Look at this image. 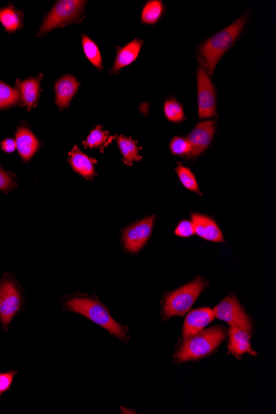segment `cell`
<instances>
[{
    "label": "cell",
    "instance_id": "cell-1",
    "mask_svg": "<svg viewBox=\"0 0 276 414\" xmlns=\"http://www.w3.org/2000/svg\"><path fill=\"white\" fill-rule=\"evenodd\" d=\"M62 309L76 313H79L89 319L98 326L109 331L111 335L128 343L129 336L128 329L111 317L109 310L96 297L86 295H71L62 300Z\"/></svg>",
    "mask_w": 276,
    "mask_h": 414
},
{
    "label": "cell",
    "instance_id": "cell-2",
    "mask_svg": "<svg viewBox=\"0 0 276 414\" xmlns=\"http://www.w3.org/2000/svg\"><path fill=\"white\" fill-rule=\"evenodd\" d=\"M247 19V15L241 17L234 24L215 34L200 46V55L205 60V68L209 76L214 74L220 59L234 44L243 32Z\"/></svg>",
    "mask_w": 276,
    "mask_h": 414
},
{
    "label": "cell",
    "instance_id": "cell-3",
    "mask_svg": "<svg viewBox=\"0 0 276 414\" xmlns=\"http://www.w3.org/2000/svg\"><path fill=\"white\" fill-rule=\"evenodd\" d=\"M226 336V327L223 326H215L209 329L200 331L191 338L184 340L178 353V361L181 363L200 359L211 354Z\"/></svg>",
    "mask_w": 276,
    "mask_h": 414
},
{
    "label": "cell",
    "instance_id": "cell-4",
    "mask_svg": "<svg viewBox=\"0 0 276 414\" xmlns=\"http://www.w3.org/2000/svg\"><path fill=\"white\" fill-rule=\"evenodd\" d=\"M207 279L197 278L193 282L170 293L165 300L163 310V319L174 316H184L195 303L197 297L205 290Z\"/></svg>",
    "mask_w": 276,
    "mask_h": 414
},
{
    "label": "cell",
    "instance_id": "cell-5",
    "mask_svg": "<svg viewBox=\"0 0 276 414\" xmlns=\"http://www.w3.org/2000/svg\"><path fill=\"white\" fill-rule=\"evenodd\" d=\"M85 3V1L80 0H62L57 2L45 17L37 36H44L51 30L78 23L84 15Z\"/></svg>",
    "mask_w": 276,
    "mask_h": 414
},
{
    "label": "cell",
    "instance_id": "cell-6",
    "mask_svg": "<svg viewBox=\"0 0 276 414\" xmlns=\"http://www.w3.org/2000/svg\"><path fill=\"white\" fill-rule=\"evenodd\" d=\"M23 306V296L15 280L3 276L0 282V322L4 330H8L12 318Z\"/></svg>",
    "mask_w": 276,
    "mask_h": 414
},
{
    "label": "cell",
    "instance_id": "cell-7",
    "mask_svg": "<svg viewBox=\"0 0 276 414\" xmlns=\"http://www.w3.org/2000/svg\"><path fill=\"white\" fill-rule=\"evenodd\" d=\"M213 313L215 318L227 322L232 327L247 331L249 334L252 333V327L250 318L235 296L230 295L224 299L214 308Z\"/></svg>",
    "mask_w": 276,
    "mask_h": 414
},
{
    "label": "cell",
    "instance_id": "cell-8",
    "mask_svg": "<svg viewBox=\"0 0 276 414\" xmlns=\"http://www.w3.org/2000/svg\"><path fill=\"white\" fill-rule=\"evenodd\" d=\"M198 106L200 119H209L216 115V90L208 72L202 64L198 70Z\"/></svg>",
    "mask_w": 276,
    "mask_h": 414
},
{
    "label": "cell",
    "instance_id": "cell-9",
    "mask_svg": "<svg viewBox=\"0 0 276 414\" xmlns=\"http://www.w3.org/2000/svg\"><path fill=\"white\" fill-rule=\"evenodd\" d=\"M156 216H150L132 224L123 231L125 249L130 253H137L144 247L152 235Z\"/></svg>",
    "mask_w": 276,
    "mask_h": 414
},
{
    "label": "cell",
    "instance_id": "cell-10",
    "mask_svg": "<svg viewBox=\"0 0 276 414\" xmlns=\"http://www.w3.org/2000/svg\"><path fill=\"white\" fill-rule=\"evenodd\" d=\"M215 130H216L215 121H205L197 124L187 138L191 146L187 157L191 159L200 156L209 148L213 140Z\"/></svg>",
    "mask_w": 276,
    "mask_h": 414
},
{
    "label": "cell",
    "instance_id": "cell-11",
    "mask_svg": "<svg viewBox=\"0 0 276 414\" xmlns=\"http://www.w3.org/2000/svg\"><path fill=\"white\" fill-rule=\"evenodd\" d=\"M214 318L213 310L209 308H202L193 310L185 318L183 327V336L184 339L191 338V336L200 333L213 322Z\"/></svg>",
    "mask_w": 276,
    "mask_h": 414
},
{
    "label": "cell",
    "instance_id": "cell-12",
    "mask_svg": "<svg viewBox=\"0 0 276 414\" xmlns=\"http://www.w3.org/2000/svg\"><path fill=\"white\" fill-rule=\"evenodd\" d=\"M42 80V75H40L34 78L31 77V78L17 82V88L20 94L21 105L27 107L28 110H31L37 106L40 97Z\"/></svg>",
    "mask_w": 276,
    "mask_h": 414
},
{
    "label": "cell",
    "instance_id": "cell-13",
    "mask_svg": "<svg viewBox=\"0 0 276 414\" xmlns=\"http://www.w3.org/2000/svg\"><path fill=\"white\" fill-rule=\"evenodd\" d=\"M80 83L74 76H64L55 82V105L60 110L67 109L73 97L78 92Z\"/></svg>",
    "mask_w": 276,
    "mask_h": 414
},
{
    "label": "cell",
    "instance_id": "cell-14",
    "mask_svg": "<svg viewBox=\"0 0 276 414\" xmlns=\"http://www.w3.org/2000/svg\"><path fill=\"white\" fill-rule=\"evenodd\" d=\"M191 218L196 234L214 243H223L222 232L213 219L198 214H193Z\"/></svg>",
    "mask_w": 276,
    "mask_h": 414
},
{
    "label": "cell",
    "instance_id": "cell-15",
    "mask_svg": "<svg viewBox=\"0 0 276 414\" xmlns=\"http://www.w3.org/2000/svg\"><path fill=\"white\" fill-rule=\"evenodd\" d=\"M68 161L72 169L85 179L92 180L94 176L96 175L94 166L97 163V159L82 153L78 146H75L69 153Z\"/></svg>",
    "mask_w": 276,
    "mask_h": 414
},
{
    "label": "cell",
    "instance_id": "cell-16",
    "mask_svg": "<svg viewBox=\"0 0 276 414\" xmlns=\"http://www.w3.org/2000/svg\"><path fill=\"white\" fill-rule=\"evenodd\" d=\"M15 142L19 156L25 162L32 159L40 146V141L27 128H19L16 132Z\"/></svg>",
    "mask_w": 276,
    "mask_h": 414
},
{
    "label": "cell",
    "instance_id": "cell-17",
    "mask_svg": "<svg viewBox=\"0 0 276 414\" xmlns=\"http://www.w3.org/2000/svg\"><path fill=\"white\" fill-rule=\"evenodd\" d=\"M230 345H228V349L231 354L239 357L245 353H249V354L253 356H257V353L252 349L251 343H250V339L251 336L247 333V331L236 329V327H232L230 329Z\"/></svg>",
    "mask_w": 276,
    "mask_h": 414
},
{
    "label": "cell",
    "instance_id": "cell-18",
    "mask_svg": "<svg viewBox=\"0 0 276 414\" xmlns=\"http://www.w3.org/2000/svg\"><path fill=\"white\" fill-rule=\"evenodd\" d=\"M141 46L142 42L135 40L129 42L126 46L120 47L118 49L117 57H116L114 66L112 67L110 72L117 74L121 69L135 62L138 55H139Z\"/></svg>",
    "mask_w": 276,
    "mask_h": 414
},
{
    "label": "cell",
    "instance_id": "cell-19",
    "mask_svg": "<svg viewBox=\"0 0 276 414\" xmlns=\"http://www.w3.org/2000/svg\"><path fill=\"white\" fill-rule=\"evenodd\" d=\"M117 142L121 153L123 155L125 165L132 166L133 162L141 161L142 159L139 154L141 148H138L136 141L130 137L119 136Z\"/></svg>",
    "mask_w": 276,
    "mask_h": 414
},
{
    "label": "cell",
    "instance_id": "cell-20",
    "mask_svg": "<svg viewBox=\"0 0 276 414\" xmlns=\"http://www.w3.org/2000/svg\"><path fill=\"white\" fill-rule=\"evenodd\" d=\"M116 137H117L110 136L109 132L103 130L102 127L98 126L89 133L83 145L85 148L99 149L103 153Z\"/></svg>",
    "mask_w": 276,
    "mask_h": 414
},
{
    "label": "cell",
    "instance_id": "cell-21",
    "mask_svg": "<svg viewBox=\"0 0 276 414\" xmlns=\"http://www.w3.org/2000/svg\"><path fill=\"white\" fill-rule=\"evenodd\" d=\"M165 11L162 1L152 0L145 4L141 12V21L146 24H157Z\"/></svg>",
    "mask_w": 276,
    "mask_h": 414
},
{
    "label": "cell",
    "instance_id": "cell-22",
    "mask_svg": "<svg viewBox=\"0 0 276 414\" xmlns=\"http://www.w3.org/2000/svg\"><path fill=\"white\" fill-rule=\"evenodd\" d=\"M0 21L8 32H15L21 27L20 14L12 8L0 10Z\"/></svg>",
    "mask_w": 276,
    "mask_h": 414
},
{
    "label": "cell",
    "instance_id": "cell-23",
    "mask_svg": "<svg viewBox=\"0 0 276 414\" xmlns=\"http://www.w3.org/2000/svg\"><path fill=\"white\" fill-rule=\"evenodd\" d=\"M82 46H83L85 57L98 70H102L103 60L101 53L96 42L90 40L87 36L84 35L82 37Z\"/></svg>",
    "mask_w": 276,
    "mask_h": 414
},
{
    "label": "cell",
    "instance_id": "cell-24",
    "mask_svg": "<svg viewBox=\"0 0 276 414\" xmlns=\"http://www.w3.org/2000/svg\"><path fill=\"white\" fill-rule=\"evenodd\" d=\"M20 101L19 90L0 81V110L7 109Z\"/></svg>",
    "mask_w": 276,
    "mask_h": 414
},
{
    "label": "cell",
    "instance_id": "cell-25",
    "mask_svg": "<svg viewBox=\"0 0 276 414\" xmlns=\"http://www.w3.org/2000/svg\"><path fill=\"white\" fill-rule=\"evenodd\" d=\"M176 173H178L180 182L182 183L185 188L193 192L200 193V196L202 195L200 188H198L196 176L193 175V172L189 168L178 163V166L176 168Z\"/></svg>",
    "mask_w": 276,
    "mask_h": 414
},
{
    "label": "cell",
    "instance_id": "cell-26",
    "mask_svg": "<svg viewBox=\"0 0 276 414\" xmlns=\"http://www.w3.org/2000/svg\"><path fill=\"white\" fill-rule=\"evenodd\" d=\"M164 113L166 118L172 123H181L185 119L182 106L174 98L169 99L165 103Z\"/></svg>",
    "mask_w": 276,
    "mask_h": 414
},
{
    "label": "cell",
    "instance_id": "cell-27",
    "mask_svg": "<svg viewBox=\"0 0 276 414\" xmlns=\"http://www.w3.org/2000/svg\"><path fill=\"white\" fill-rule=\"evenodd\" d=\"M15 175L4 171L0 166V191L4 193H10L12 189L17 187Z\"/></svg>",
    "mask_w": 276,
    "mask_h": 414
},
{
    "label": "cell",
    "instance_id": "cell-28",
    "mask_svg": "<svg viewBox=\"0 0 276 414\" xmlns=\"http://www.w3.org/2000/svg\"><path fill=\"white\" fill-rule=\"evenodd\" d=\"M171 152L172 154L176 155V156H187L191 150L187 139H184L183 137H175L172 139L170 144Z\"/></svg>",
    "mask_w": 276,
    "mask_h": 414
},
{
    "label": "cell",
    "instance_id": "cell-29",
    "mask_svg": "<svg viewBox=\"0 0 276 414\" xmlns=\"http://www.w3.org/2000/svg\"><path fill=\"white\" fill-rule=\"evenodd\" d=\"M17 373L18 372H14V370L4 373L0 372V399L4 393L11 389Z\"/></svg>",
    "mask_w": 276,
    "mask_h": 414
},
{
    "label": "cell",
    "instance_id": "cell-30",
    "mask_svg": "<svg viewBox=\"0 0 276 414\" xmlns=\"http://www.w3.org/2000/svg\"><path fill=\"white\" fill-rule=\"evenodd\" d=\"M175 234L180 237H189L195 234L192 222L184 220L181 222L175 230Z\"/></svg>",
    "mask_w": 276,
    "mask_h": 414
},
{
    "label": "cell",
    "instance_id": "cell-31",
    "mask_svg": "<svg viewBox=\"0 0 276 414\" xmlns=\"http://www.w3.org/2000/svg\"><path fill=\"white\" fill-rule=\"evenodd\" d=\"M1 148L3 150V152H6L7 153H14L15 150L17 149L15 140L10 139V138H7V139H4L1 142Z\"/></svg>",
    "mask_w": 276,
    "mask_h": 414
}]
</instances>
